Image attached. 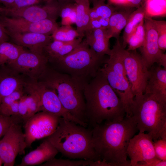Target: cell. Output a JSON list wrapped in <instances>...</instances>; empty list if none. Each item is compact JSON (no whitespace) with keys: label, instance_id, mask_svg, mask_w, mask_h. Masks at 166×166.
Segmentation results:
<instances>
[{"label":"cell","instance_id":"6da1fadb","mask_svg":"<svg viewBox=\"0 0 166 166\" xmlns=\"http://www.w3.org/2000/svg\"><path fill=\"white\" fill-rule=\"evenodd\" d=\"M136 123L132 116L105 122L92 128V144L100 160L112 166H130L127 149L130 140L138 131Z\"/></svg>","mask_w":166,"mask_h":166},{"label":"cell","instance_id":"7a4b0ae2","mask_svg":"<svg viewBox=\"0 0 166 166\" xmlns=\"http://www.w3.org/2000/svg\"><path fill=\"white\" fill-rule=\"evenodd\" d=\"M84 94L88 128L92 129L97 124L120 120L125 116L123 103L99 69L85 86Z\"/></svg>","mask_w":166,"mask_h":166},{"label":"cell","instance_id":"3957f363","mask_svg":"<svg viewBox=\"0 0 166 166\" xmlns=\"http://www.w3.org/2000/svg\"><path fill=\"white\" fill-rule=\"evenodd\" d=\"M46 138L65 157L100 160L92 145V129L88 127L61 117L56 130Z\"/></svg>","mask_w":166,"mask_h":166},{"label":"cell","instance_id":"277c9868","mask_svg":"<svg viewBox=\"0 0 166 166\" xmlns=\"http://www.w3.org/2000/svg\"><path fill=\"white\" fill-rule=\"evenodd\" d=\"M38 79L55 91L64 108L72 116L86 124L83 85L69 75L48 66Z\"/></svg>","mask_w":166,"mask_h":166},{"label":"cell","instance_id":"5b68a950","mask_svg":"<svg viewBox=\"0 0 166 166\" xmlns=\"http://www.w3.org/2000/svg\"><path fill=\"white\" fill-rule=\"evenodd\" d=\"M131 116L139 132H148L154 141L166 139V102L149 93L135 97Z\"/></svg>","mask_w":166,"mask_h":166},{"label":"cell","instance_id":"8992f818","mask_svg":"<svg viewBox=\"0 0 166 166\" xmlns=\"http://www.w3.org/2000/svg\"><path fill=\"white\" fill-rule=\"evenodd\" d=\"M104 56L98 54L82 40L70 52L54 63L58 71L69 75L84 87L104 64Z\"/></svg>","mask_w":166,"mask_h":166},{"label":"cell","instance_id":"52a82bcc","mask_svg":"<svg viewBox=\"0 0 166 166\" xmlns=\"http://www.w3.org/2000/svg\"><path fill=\"white\" fill-rule=\"evenodd\" d=\"M124 49L119 40L111 49L109 57L99 70L106 77L108 83L123 103L126 116H131L134 96L125 71L123 61Z\"/></svg>","mask_w":166,"mask_h":166},{"label":"cell","instance_id":"ba28073f","mask_svg":"<svg viewBox=\"0 0 166 166\" xmlns=\"http://www.w3.org/2000/svg\"><path fill=\"white\" fill-rule=\"evenodd\" d=\"M130 166H166V161L156 157L152 137L148 133L139 132L130 140L127 149Z\"/></svg>","mask_w":166,"mask_h":166},{"label":"cell","instance_id":"9c48e42d","mask_svg":"<svg viewBox=\"0 0 166 166\" xmlns=\"http://www.w3.org/2000/svg\"><path fill=\"white\" fill-rule=\"evenodd\" d=\"M125 71L134 97L144 93L149 76V69L141 55L136 50L123 51Z\"/></svg>","mask_w":166,"mask_h":166},{"label":"cell","instance_id":"30bf717a","mask_svg":"<svg viewBox=\"0 0 166 166\" xmlns=\"http://www.w3.org/2000/svg\"><path fill=\"white\" fill-rule=\"evenodd\" d=\"M61 117L46 112H38L23 124L27 147L35 141L47 137L56 129Z\"/></svg>","mask_w":166,"mask_h":166},{"label":"cell","instance_id":"8fae6325","mask_svg":"<svg viewBox=\"0 0 166 166\" xmlns=\"http://www.w3.org/2000/svg\"><path fill=\"white\" fill-rule=\"evenodd\" d=\"M26 148L22 124H13L0 140V156L4 166H14L18 155L24 154Z\"/></svg>","mask_w":166,"mask_h":166},{"label":"cell","instance_id":"7c38bea8","mask_svg":"<svg viewBox=\"0 0 166 166\" xmlns=\"http://www.w3.org/2000/svg\"><path fill=\"white\" fill-rule=\"evenodd\" d=\"M29 85L38 94L41 104V111L59 116L85 127L87 124L72 116L64 107L55 91L41 81L37 80L28 82Z\"/></svg>","mask_w":166,"mask_h":166},{"label":"cell","instance_id":"4fadbf2b","mask_svg":"<svg viewBox=\"0 0 166 166\" xmlns=\"http://www.w3.org/2000/svg\"><path fill=\"white\" fill-rule=\"evenodd\" d=\"M6 8V10L1 14L32 22L46 19L56 20L59 16L60 5L57 0L46 2L43 6L35 5L18 8Z\"/></svg>","mask_w":166,"mask_h":166},{"label":"cell","instance_id":"5bb4252c","mask_svg":"<svg viewBox=\"0 0 166 166\" xmlns=\"http://www.w3.org/2000/svg\"><path fill=\"white\" fill-rule=\"evenodd\" d=\"M48 61L47 57L43 52L25 50L16 60L7 65L19 73L26 75L33 81H36L46 69Z\"/></svg>","mask_w":166,"mask_h":166},{"label":"cell","instance_id":"9a60e30c","mask_svg":"<svg viewBox=\"0 0 166 166\" xmlns=\"http://www.w3.org/2000/svg\"><path fill=\"white\" fill-rule=\"evenodd\" d=\"M0 22L7 32L10 33H35L51 35L59 27L55 19H46L32 22L1 14Z\"/></svg>","mask_w":166,"mask_h":166},{"label":"cell","instance_id":"2e32d148","mask_svg":"<svg viewBox=\"0 0 166 166\" xmlns=\"http://www.w3.org/2000/svg\"><path fill=\"white\" fill-rule=\"evenodd\" d=\"M144 41L143 46L139 48L140 55L149 69L155 63L159 65L166 54L159 47L157 34L152 18L144 17Z\"/></svg>","mask_w":166,"mask_h":166},{"label":"cell","instance_id":"e0dca14e","mask_svg":"<svg viewBox=\"0 0 166 166\" xmlns=\"http://www.w3.org/2000/svg\"><path fill=\"white\" fill-rule=\"evenodd\" d=\"M7 32L14 43L32 52H43L44 48L53 41L51 35L40 33Z\"/></svg>","mask_w":166,"mask_h":166},{"label":"cell","instance_id":"ac0fdd59","mask_svg":"<svg viewBox=\"0 0 166 166\" xmlns=\"http://www.w3.org/2000/svg\"><path fill=\"white\" fill-rule=\"evenodd\" d=\"M25 93L19 101L18 112L16 117L23 124L36 113L41 111L40 97L27 82L25 86Z\"/></svg>","mask_w":166,"mask_h":166},{"label":"cell","instance_id":"d6986e66","mask_svg":"<svg viewBox=\"0 0 166 166\" xmlns=\"http://www.w3.org/2000/svg\"><path fill=\"white\" fill-rule=\"evenodd\" d=\"M26 82L20 73L8 65H0V104L3 98L24 87Z\"/></svg>","mask_w":166,"mask_h":166},{"label":"cell","instance_id":"ffe728a7","mask_svg":"<svg viewBox=\"0 0 166 166\" xmlns=\"http://www.w3.org/2000/svg\"><path fill=\"white\" fill-rule=\"evenodd\" d=\"M58 151L46 138L35 149L25 156L18 166L41 165L55 158Z\"/></svg>","mask_w":166,"mask_h":166},{"label":"cell","instance_id":"44dd1931","mask_svg":"<svg viewBox=\"0 0 166 166\" xmlns=\"http://www.w3.org/2000/svg\"><path fill=\"white\" fill-rule=\"evenodd\" d=\"M148 71L144 93L152 94L166 102V69L159 65H153Z\"/></svg>","mask_w":166,"mask_h":166},{"label":"cell","instance_id":"7402d4cb","mask_svg":"<svg viewBox=\"0 0 166 166\" xmlns=\"http://www.w3.org/2000/svg\"><path fill=\"white\" fill-rule=\"evenodd\" d=\"M84 40L90 48L98 54L102 56L109 55L111 52L109 47L110 39L106 29H98L86 31Z\"/></svg>","mask_w":166,"mask_h":166},{"label":"cell","instance_id":"603a6c76","mask_svg":"<svg viewBox=\"0 0 166 166\" xmlns=\"http://www.w3.org/2000/svg\"><path fill=\"white\" fill-rule=\"evenodd\" d=\"M116 9L109 18V26L106 31L109 38L119 40L120 34L125 27L131 14L134 8L123 5H116Z\"/></svg>","mask_w":166,"mask_h":166},{"label":"cell","instance_id":"cb8c5ba5","mask_svg":"<svg viewBox=\"0 0 166 166\" xmlns=\"http://www.w3.org/2000/svg\"><path fill=\"white\" fill-rule=\"evenodd\" d=\"M82 38H78L69 42L53 40L44 48L43 52L49 61L54 62L70 52L82 41Z\"/></svg>","mask_w":166,"mask_h":166},{"label":"cell","instance_id":"d4e9b609","mask_svg":"<svg viewBox=\"0 0 166 166\" xmlns=\"http://www.w3.org/2000/svg\"><path fill=\"white\" fill-rule=\"evenodd\" d=\"M76 6V17L75 24L76 30L83 38L90 20L89 0H74Z\"/></svg>","mask_w":166,"mask_h":166},{"label":"cell","instance_id":"484cf974","mask_svg":"<svg viewBox=\"0 0 166 166\" xmlns=\"http://www.w3.org/2000/svg\"><path fill=\"white\" fill-rule=\"evenodd\" d=\"M24 50L23 47L14 43H0V65L12 63Z\"/></svg>","mask_w":166,"mask_h":166},{"label":"cell","instance_id":"4316f807","mask_svg":"<svg viewBox=\"0 0 166 166\" xmlns=\"http://www.w3.org/2000/svg\"><path fill=\"white\" fill-rule=\"evenodd\" d=\"M144 17L145 11L143 5L134 10L130 15L124 27L123 34V42L122 45L124 48L125 49L127 45L128 39L137 26L144 19Z\"/></svg>","mask_w":166,"mask_h":166},{"label":"cell","instance_id":"83f0119b","mask_svg":"<svg viewBox=\"0 0 166 166\" xmlns=\"http://www.w3.org/2000/svg\"><path fill=\"white\" fill-rule=\"evenodd\" d=\"M60 5L59 16L63 25H71L75 23L76 6L74 0H57Z\"/></svg>","mask_w":166,"mask_h":166},{"label":"cell","instance_id":"f1b7e54d","mask_svg":"<svg viewBox=\"0 0 166 166\" xmlns=\"http://www.w3.org/2000/svg\"><path fill=\"white\" fill-rule=\"evenodd\" d=\"M145 11V17H165L166 0H144L142 4Z\"/></svg>","mask_w":166,"mask_h":166},{"label":"cell","instance_id":"f546056e","mask_svg":"<svg viewBox=\"0 0 166 166\" xmlns=\"http://www.w3.org/2000/svg\"><path fill=\"white\" fill-rule=\"evenodd\" d=\"M145 31L144 26V19L137 26L128 39V51L136 50L142 47L144 41Z\"/></svg>","mask_w":166,"mask_h":166},{"label":"cell","instance_id":"4dcf8cb0","mask_svg":"<svg viewBox=\"0 0 166 166\" xmlns=\"http://www.w3.org/2000/svg\"><path fill=\"white\" fill-rule=\"evenodd\" d=\"M51 36L53 40L63 42H71L80 38L76 30L74 29L71 25H63L59 27Z\"/></svg>","mask_w":166,"mask_h":166},{"label":"cell","instance_id":"1f68e13d","mask_svg":"<svg viewBox=\"0 0 166 166\" xmlns=\"http://www.w3.org/2000/svg\"><path fill=\"white\" fill-rule=\"evenodd\" d=\"M106 0H97L92 3L91 9L95 12L98 19L109 18L116 9V6L105 3Z\"/></svg>","mask_w":166,"mask_h":166},{"label":"cell","instance_id":"d6a6232c","mask_svg":"<svg viewBox=\"0 0 166 166\" xmlns=\"http://www.w3.org/2000/svg\"><path fill=\"white\" fill-rule=\"evenodd\" d=\"M92 160H72L69 159L55 158L40 165L41 166H89Z\"/></svg>","mask_w":166,"mask_h":166},{"label":"cell","instance_id":"836d02e7","mask_svg":"<svg viewBox=\"0 0 166 166\" xmlns=\"http://www.w3.org/2000/svg\"><path fill=\"white\" fill-rule=\"evenodd\" d=\"M157 32L158 44L160 49L165 50L166 49V22L158 21L152 18Z\"/></svg>","mask_w":166,"mask_h":166},{"label":"cell","instance_id":"e575fe53","mask_svg":"<svg viewBox=\"0 0 166 166\" xmlns=\"http://www.w3.org/2000/svg\"><path fill=\"white\" fill-rule=\"evenodd\" d=\"M25 93V86L16 90L3 99L0 104V108L19 101Z\"/></svg>","mask_w":166,"mask_h":166},{"label":"cell","instance_id":"d590c367","mask_svg":"<svg viewBox=\"0 0 166 166\" xmlns=\"http://www.w3.org/2000/svg\"><path fill=\"white\" fill-rule=\"evenodd\" d=\"M154 145L157 158L161 160L166 161V139L160 138L155 141Z\"/></svg>","mask_w":166,"mask_h":166},{"label":"cell","instance_id":"8d00e7d4","mask_svg":"<svg viewBox=\"0 0 166 166\" xmlns=\"http://www.w3.org/2000/svg\"><path fill=\"white\" fill-rule=\"evenodd\" d=\"M14 123H19L15 116L7 117L0 115V138Z\"/></svg>","mask_w":166,"mask_h":166},{"label":"cell","instance_id":"74e56055","mask_svg":"<svg viewBox=\"0 0 166 166\" xmlns=\"http://www.w3.org/2000/svg\"><path fill=\"white\" fill-rule=\"evenodd\" d=\"M19 101L0 108V115L7 117L17 116L18 112Z\"/></svg>","mask_w":166,"mask_h":166},{"label":"cell","instance_id":"f35d334b","mask_svg":"<svg viewBox=\"0 0 166 166\" xmlns=\"http://www.w3.org/2000/svg\"><path fill=\"white\" fill-rule=\"evenodd\" d=\"M52 0H15L13 3L8 8H18L35 5L42 1L47 2Z\"/></svg>","mask_w":166,"mask_h":166},{"label":"cell","instance_id":"ab89813d","mask_svg":"<svg viewBox=\"0 0 166 166\" xmlns=\"http://www.w3.org/2000/svg\"><path fill=\"white\" fill-rule=\"evenodd\" d=\"M144 0H126L123 5L130 8H136L141 6Z\"/></svg>","mask_w":166,"mask_h":166},{"label":"cell","instance_id":"60d3db41","mask_svg":"<svg viewBox=\"0 0 166 166\" xmlns=\"http://www.w3.org/2000/svg\"><path fill=\"white\" fill-rule=\"evenodd\" d=\"M98 29H102L98 19H90L89 23L85 31Z\"/></svg>","mask_w":166,"mask_h":166},{"label":"cell","instance_id":"b9f144b4","mask_svg":"<svg viewBox=\"0 0 166 166\" xmlns=\"http://www.w3.org/2000/svg\"><path fill=\"white\" fill-rule=\"evenodd\" d=\"M10 38L6 29L0 22V43L8 42Z\"/></svg>","mask_w":166,"mask_h":166},{"label":"cell","instance_id":"7bdbcfd3","mask_svg":"<svg viewBox=\"0 0 166 166\" xmlns=\"http://www.w3.org/2000/svg\"><path fill=\"white\" fill-rule=\"evenodd\" d=\"M102 29H107L109 26V18H99L98 19Z\"/></svg>","mask_w":166,"mask_h":166},{"label":"cell","instance_id":"ee69618b","mask_svg":"<svg viewBox=\"0 0 166 166\" xmlns=\"http://www.w3.org/2000/svg\"><path fill=\"white\" fill-rule=\"evenodd\" d=\"M108 3L113 5H123L126 0H107Z\"/></svg>","mask_w":166,"mask_h":166},{"label":"cell","instance_id":"f6af8a7d","mask_svg":"<svg viewBox=\"0 0 166 166\" xmlns=\"http://www.w3.org/2000/svg\"><path fill=\"white\" fill-rule=\"evenodd\" d=\"M15 0H0V3H2L5 7L9 8L14 2Z\"/></svg>","mask_w":166,"mask_h":166},{"label":"cell","instance_id":"bcb514c9","mask_svg":"<svg viewBox=\"0 0 166 166\" xmlns=\"http://www.w3.org/2000/svg\"><path fill=\"white\" fill-rule=\"evenodd\" d=\"M6 10L5 7H2L0 6V14H1L4 12Z\"/></svg>","mask_w":166,"mask_h":166},{"label":"cell","instance_id":"7dc6e473","mask_svg":"<svg viewBox=\"0 0 166 166\" xmlns=\"http://www.w3.org/2000/svg\"><path fill=\"white\" fill-rule=\"evenodd\" d=\"M2 164H3V162L0 156V166H2Z\"/></svg>","mask_w":166,"mask_h":166},{"label":"cell","instance_id":"c3c4849f","mask_svg":"<svg viewBox=\"0 0 166 166\" xmlns=\"http://www.w3.org/2000/svg\"><path fill=\"white\" fill-rule=\"evenodd\" d=\"M96 0H89L90 3L91 2V3H92L93 2H94L95 1H96Z\"/></svg>","mask_w":166,"mask_h":166}]
</instances>
